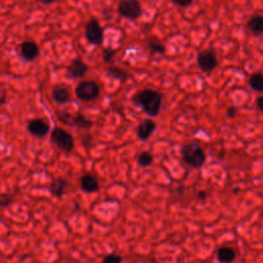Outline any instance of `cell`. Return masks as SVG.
Here are the masks:
<instances>
[{
	"label": "cell",
	"mask_w": 263,
	"mask_h": 263,
	"mask_svg": "<svg viewBox=\"0 0 263 263\" xmlns=\"http://www.w3.org/2000/svg\"><path fill=\"white\" fill-rule=\"evenodd\" d=\"M248 29L251 32H253L254 34H262L263 33V17L254 16L251 18L248 22Z\"/></svg>",
	"instance_id": "2e32d148"
},
{
	"label": "cell",
	"mask_w": 263,
	"mask_h": 263,
	"mask_svg": "<svg viewBox=\"0 0 263 263\" xmlns=\"http://www.w3.org/2000/svg\"><path fill=\"white\" fill-rule=\"evenodd\" d=\"M181 155L183 162L193 169L202 168L205 163V159H207V156H205L202 146L194 142L183 146Z\"/></svg>",
	"instance_id": "7a4b0ae2"
},
{
	"label": "cell",
	"mask_w": 263,
	"mask_h": 263,
	"mask_svg": "<svg viewBox=\"0 0 263 263\" xmlns=\"http://www.w3.org/2000/svg\"><path fill=\"white\" fill-rule=\"evenodd\" d=\"M121 261L122 258L119 255L111 253L104 257V259L102 260V263H121Z\"/></svg>",
	"instance_id": "d4e9b609"
},
{
	"label": "cell",
	"mask_w": 263,
	"mask_h": 263,
	"mask_svg": "<svg viewBox=\"0 0 263 263\" xmlns=\"http://www.w3.org/2000/svg\"><path fill=\"white\" fill-rule=\"evenodd\" d=\"M57 116H58L59 119L66 123V124H71L72 122V116L69 113V112H67V111H64V110H59V111H57Z\"/></svg>",
	"instance_id": "7402d4cb"
},
{
	"label": "cell",
	"mask_w": 263,
	"mask_h": 263,
	"mask_svg": "<svg viewBox=\"0 0 263 263\" xmlns=\"http://www.w3.org/2000/svg\"><path fill=\"white\" fill-rule=\"evenodd\" d=\"M250 87L256 91H263V73L256 72L250 76Z\"/></svg>",
	"instance_id": "ac0fdd59"
},
{
	"label": "cell",
	"mask_w": 263,
	"mask_h": 263,
	"mask_svg": "<svg viewBox=\"0 0 263 263\" xmlns=\"http://www.w3.org/2000/svg\"><path fill=\"white\" fill-rule=\"evenodd\" d=\"M132 101L136 106L140 107L146 114L150 117H156L162 108V94L150 88L142 89L136 93Z\"/></svg>",
	"instance_id": "6da1fadb"
},
{
	"label": "cell",
	"mask_w": 263,
	"mask_h": 263,
	"mask_svg": "<svg viewBox=\"0 0 263 263\" xmlns=\"http://www.w3.org/2000/svg\"><path fill=\"white\" fill-rule=\"evenodd\" d=\"M173 2L179 6H188L192 3V0H173Z\"/></svg>",
	"instance_id": "484cf974"
},
{
	"label": "cell",
	"mask_w": 263,
	"mask_h": 263,
	"mask_svg": "<svg viewBox=\"0 0 263 263\" xmlns=\"http://www.w3.org/2000/svg\"><path fill=\"white\" fill-rule=\"evenodd\" d=\"M256 106H257V108L260 111L263 112V96L257 98V100H256Z\"/></svg>",
	"instance_id": "f1b7e54d"
},
{
	"label": "cell",
	"mask_w": 263,
	"mask_h": 263,
	"mask_svg": "<svg viewBox=\"0 0 263 263\" xmlns=\"http://www.w3.org/2000/svg\"><path fill=\"white\" fill-rule=\"evenodd\" d=\"M28 131L32 136L37 137V138H42V137L49 134L50 125L42 118H34L31 119L28 123Z\"/></svg>",
	"instance_id": "ba28073f"
},
{
	"label": "cell",
	"mask_w": 263,
	"mask_h": 263,
	"mask_svg": "<svg viewBox=\"0 0 263 263\" xmlns=\"http://www.w3.org/2000/svg\"><path fill=\"white\" fill-rule=\"evenodd\" d=\"M100 87L94 81H84L75 88L76 97L85 102L96 100L100 96Z\"/></svg>",
	"instance_id": "277c9868"
},
{
	"label": "cell",
	"mask_w": 263,
	"mask_h": 263,
	"mask_svg": "<svg viewBox=\"0 0 263 263\" xmlns=\"http://www.w3.org/2000/svg\"><path fill=\"white\" fill-rule=\"evenodd\" d=\"M52 142L65 152H71L74 148V139L70 133L61 128H55L51 134Z\"/></svg>",
	"instance_id": "3957f363"
},
{
	"label": "cell",
	"mask_w": 263,
	"mask_h": 263,
	"mask_svg": "<svg viewBox=\"0 0 263 263\" xmlns=\"http://www.w3.org/2000/svg\"><path fill=\"white\" fill-rule=\"evenodd\" d=\"M71 125H75V127H77L79 129L88 130V129H90L91 125H93V122H91V120H89L88 118H87L84 114L78 113V114H76V116L72 117Z\"/></svg>",
	"instance_id": "e0dca14e"
},
{
	"label": "cell",
	"mask_w": 263,
	"mask_h": 263,
	"mask_svg": "<svg viewBox=\"0 0 263 263\" xmlns=\"http://www.w3.org/2000/svg\"><path fill=\"white\" fill-rule=\"evenodd\" d=\"M117 9L120 16L130 20H137L142 14L139 0H120Z\"/></svg>",
	"instance_id": "5b68a950"
},
{
	"label": "cell",
	"mask_w": 263,
	"mask_h": 263,
	"mask_svg": "<svg viewBox=\"0 0 263 263\" xmlns=\"http://www.w3.org/2000/svg\"><path fill=\"white\" fill-rule=\"evenodd\" d=\"M86 37L90 44L99 47L104 41V30L96 19H90L86 27Z\"/></svg>",
	"instance_id": "8992f818"
},
{
	"label": "cell",
	"mask_w": 263,
	"mask_h": 263,
	"mask_svg": "<svg viewBox=\"0 0 263 263\" xmlns=\"http://www.w3.org/2000/svg\"><path fill=\"white\" fill-rule=\"evenodd\" d=\"M88 70V65L79 59H75L67 68V75L72 79L83 78Z\"/></svg>",
	"instance_id": "9c48e42d"
},
{
	"label": "cell",
	"mask_w": 263,
	"mask_h": 263,
	"mask_svg": "<svg viewBox=\"0 0 263 263\" xmlns=\"http://www.w3.org/2000/svg\"><path fill=\"white\" fill-rule=\"evenodd\" d=\"M106 72H107L108 76H110L111 78L119 79V81H121V82H124L125 79H127V77H128L127 73H125L122 69H120V68L116 67V66L108 67L106 69Z\"/></svg>",
	"instance_id": "d6986e66"
},
{
	"label": "cell",
	"mask_w": 263,
	"mask_h": 263,
	"mask_svg": "<svg viewBox=\"0 0 263 263\" xmlns=\"http://www.w3.org/2000/svg\"><path fill=\"white\" fill-rule=\"evenodd\" d=\"M81 188L87 193H94L99 190V181L91 174H85L81 178Z\"/></svg>",
	"instance_id": "7c38bea8"
},
{
	"label": "cell",
	"mask_w": 263,
	"mask_h": 263,
	"mask_svg": "<svg viewBox=\"0 0 263 263\" xmlns=\"http://www.w3.org/2000/svg\"><path fill=\"white\" fill-rule=\"evenodd\" d=\"M38 1H40L41 3H43L45 5H49V4H52L56 1H58V0H38Z\"/></svg>",
	"instance_id": "4dcf8cb0"
},
{
	"label": "cell",
	"mask_w": 263,
	"mask_h": 263,
	"mask_svg": "<svg viewBox=\"0 0 263 263\" xmlns=\"http://www.w3.org/2000/svg\"><path fill=\"white\" fill-rule=\"evenodd\" d=\"M236 257L235 251L232 248L222 247L217 252V259L220 263H232Z\"/></svg>",
	"instance_id": "9a60e30c"
},
{
	"label": "cell",
	"mask_w": 263,
	"mask_h": 263,
	"mask_svg": "<svg viewBox=\"0 0 263 263\" xmlns=\"http://www.w3.org/2000/svg\"><path fill=\"white\" fill-rule=\"evenodd\" d=\"M14 203V198L8 194H2L0 196V208H7Z\"/></svg>",
	"instance_id": "cb8c5ba5"
},
{
	"label": "cell",
	"mask_w": 263,
	"mask_h": 263,
	"mask_svg": "<svg viewBox=\"0 0 263 263\" xmlns=\"http://www.w3.org/2000/svg\"><path fill=\"white\" fill-rule=\"evenodd\" d=\"M67 187H68V181L62 177H59L52 181L50 185V191L52 193V196L56 198H61L66 192Z\"/></svg>",
	"instance_id": "5bb4252c"
},
{
	"label": "cell",
	"mask_w": 263,
	"mask_h": 263,
	"mask_svg": "<svg viewBox=\"0 0 263 263\" xmlns=\"http://www.w3.org/2000/svg\"><path fill=\"white\" fill-rule=\"evenodd\" d=\"M52 96L53 99L59 104H66L71 98L69 88L63 86H56L52 91Z\"/></svg>",
	"instance_id": "4fadbf2b"
},
{
	"label": "cell",
	"mask_w": 263,
	"mask_h": 263,
	"mask_svg": "<svg viewBox=\"0 0 263 263\" xmlns=\"http://www.w3.org/2000/svg\"><path fill=\"white\" fill-rule=\"evenodd\" d=\"M148 47L152 51V53H156V54H165L166 49L162 43H159L157 41L154 40H149L148 41Z\"/></svg>",
	"instance_id": "44dd1931"
},
{
	"label": "cell",
	"mask_w": 263,
	"mask_h": 263,
	"mask_svg": "<svg viewBox=\"0 0 263 263\" xmlns=\"http://www.w3.org/2000/svg\"><path fill=\"white\" fill-rule=\"evenodd\" d=\"M236 112H237V110H236L235 107H228L227 110H226L227 117H231V118H233V117H234L236 116Z\"/></svg>",
	"instance_id": "4316f807"
},
{
	"label": "cell",
	"mask_w": 263,
	"mask_h": 263,
	"mask_svg": "<svg viewBox=\"0 0 263 263\" xmlns=\"http://www.w3.org/2000/svg\"><path fill=\"white\" fill-rule=\"evenodd\" d=\"M156 123L152 119H145L137 128V136L140 140L149 139L155 131Z\"/></svg>",
	"instance_id": "8fae6325"
},
{
	"label": "cell",
	"mask_w": 263,
	"mask_h": 263,
	"mask_svg": "<svg viewBox=\"0 0 263 263\" xmlns=\"http://www.w3.org/2000/svg\"><path fill=\"white\" fill-rule=\"evenodd\" d=\"M6 101V93L5 90H0V107H1Z\"/></svg>",
	"instance_id": "83f0119b"
},
{
	"label": "cell",
	"mask_w": 263,
	"mask_h": 263,
	"mask_svg": "<svg viewBox=\"0 0 263 263\" xmlns=\"http://www.w3.org/2000/svg\"><path fill=\"white\" fill-rule=\"evenodd\" d=\"M207 197H208V194H207V192H205V191H200L199 194H198V198L201 201H205V199H207Z\"/></svg>",
	"instance_id": "f546056e"
},
{
	"label": "cell",
	"mask_w": 263,
	"mask_h": 263,
	"mask_svg": "<svg viewBox=\"0 0 263 263\" xmlns=\"http://www.w3.org/2000/svg\"><path fill=\"white\" fill-rule=\"evenodd\" d=\"M21 55L26 61L35 60L39 55V48L36 42L24 41L21 44Z\"/></svg>",
	"instance_id": "30bf717a"
},
{
	"label": "cell",
	"mask_w": 263,
	"mask_h": 263,
	"mask_svg": "<svg viewBox=\"0 0 263 263\" xmlns=\"http://www.w3.org/2000/svg\"><path fill=\"white\" fill-rule=\"evenodd\" d=\"M137 161H138V164L141 167H149L153 163V156L151 153L144 151V152L139 154L138 159H137Z\"/></svg>",
	"instance_id": "ffe728a7"
},
{
	"label": "cell",
	"mask_w": 263,
	"mask_h": 263,
	"mask_svg": "<svg viewBox=\"0 0 263 263\" xmlns=\"http://www.w3.org/2000/svg\"><path fill=\"white\" fill-rule=\"evenodd\" d=\"M198 65L204 72H211L218 65V59L212 51L205 50L199 54Z\"/></svg>",
	"instance_id": "52a82bcc"
},
{
	"label": "cell",
	"mask_w": 263,
	"mask_h": 263,
	"mask_svg": "<svg viewBox=\"0 0 263 263\" xmlns=\"http://www.w3.org/2000/svg\"><path fill=\"white\" fill-rule=\"evenodd\" d=\"M116 54H117V52L114 51L113 49L107 48V49H105L104 51H103V55H102L103 56V60H104L105 63H110L113 60L114 57H116Z\"/></svg>",
	"instance_id": "603a6c76"
}]
</instances>
